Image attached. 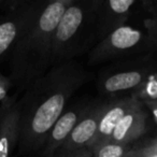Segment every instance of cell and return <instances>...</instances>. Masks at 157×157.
<instances>
[{"instance_id": "obj_1", "label": "cell", "mask_w": 157, "mask_h": 157, "mask_svg": "<svg viewBox=\"0 0 157 157\" xmlns=\"http://www.w3.org/2000/svg\"><path fill=\"white\" fill-rule=\"evenodd\" d=\"M90 74L76 61L54 66L27 87L17 101L20 109L18 153L41 151L55 123L65 112L72 95Z\"/></svg>"}, {"instance_id": "obj_2", "label": "cell", "mask_w": 157, "mask_h": 157, "mask_svg": "<svg viewBox=\"0 0 157 157\" xmlns=\"http://www.w3.org/2000/svg\"><path fill=\"white\" fill-rule=\"evenodd\" d=\"M72 0H54L38 8L11 51L13 86L28 87L51 66L52 43L58 23Z\"/></svg>"}, {"instance_id": "obj_3", "label": "cell", "mask_w": 157, "mask_h": 157, "mask_svg": "<svg viewBox=\"0 0 157 157\" xmlns=\"http://www.w3.org/2000/svg\"><path fill=\"white\" fill-rule=\"evenodd\" d=\"M96 0H72L58 23L52 43L51 66L72 61L97 41Z\"/></svg>"}, {"instance_id": "obj_4", "label": "cell", "mask_w": 157, "mask_h": 157, "mask_svg": "<svg viewBox=\"0 0 157 157\" xmlns=\"http://www.w3.org/2000/svg\"><path fill=\"white\" fill-rule=\"evenodd\" d=\"M157 46L151 40L148 33H144L138 27L123 25L110 33L95 45L90 55L92 63L107 61L117 57L139 53Z\"/></svg>"}, {"instance_id": "obj_5", "label": "cell", "mask_w": 157, "mask_h": 157, "mask_svg": "<svg viewBox=\"0 0 157 157\" xmlns=\"http://www.w3.org/2000/svg\"><path fill=\"white\" fill-rule=\"evenodd\" d=\"M150 63H139L130 67H123L109 71L103 75L99 83V88L105 95H117L121 93L131 94L139 90L156 71Z\"/></svg>"}, {"instance_id": "obj_6", "label": "cell", "mask_w": 157, "mask_h": 157, "mask_svg": "<svg viewBox=\"0 0 157 157\" xmlns=\"http://www.w3.org/2000/svg\"><path fill=\"white\" fill-rule=\"evenodd\" d=\"M40 5L41 1L17 2L0 16V60L12 51Z\"/></svg>"}, {"instance_id": "obj_7", "label": "cell", "mask_w": 157, "mask_h": 157, "mask_svg": "<svg viewBox=\"0 0 157 157\" xmlns=\"http://www.w3.org/2000/svg\"><path fill=\"white\" fill-rule=\"evenodd\" d=\"M107 103L105 101H100L86 108L84 114L72 129L70 136L63 144L56 156H65L90 146L97 133L99 122Z\"/></svg>"}, {"instance_id": "obj_8", "label": "cell", "mask_w": 157, "mask_h": 157, "mask_svg": "<svg viewBox=\"0 0 157 157\" xmlns=\"http://www.w3.org/2000/svg\"><path fill=\"white\" fill-rule=\"evenodd\" d=\"M137 5L135 0H96L97 43L110 33L126 24Z\"/></svg>"}, {"instance_id": "obj_9", "label": "cell", "mask_w": 157, "mask_h": 157, "mask_svg": "<svg viewBox=\"0 0 157 157\" xmlns=\"http://www.w3.org/2000/svg\"><path fill=\"white\" fill-rule=\"evenodd\" d=\"M20 141V109L15 98H9L0 107V157H12Z\"/></svg>"}, {"instance_id": "obj_10", "label": "cell", "mask_w": 157, "mask_h": 157, "mask_svg": "<svg viewBox=\"0 0 157 157\" xmlns=\"http://www.w3.org/2000/svg\"><path fill=\"white\" fill-rule=\"evenodd\" d=\"M148 113L144 105L137 101L120 121L110 141L123 144H132L147 130Z\"/></svg>"}, {"instance_id": "obj_11", "label": "cell", "mask_w": 157, "mask_h": 157, "mask_svg": "<svg viewBox=\"0 0 157 157\" xmlns=\"http://www.w3.org/2000/svg\"><path fill=\"white\" fill-rule=\"evenodd\" d=\"M87 105H74L71 109L66 110L63 115L58 118L52 130L50 131L46 141L41 150L44 157H55L63 144L66 142L71 133L72 129L82 117Z\"/></svg>"}, {"instance_id": "obj_12", "label": "cell", "mask_w": 157, "mask_h": 157, "mask_svg": "<svg viewBox=\"0 0 157 157\" xmlns=\"http://www.w3.org/2000/svg\"><path fill=\"white\" fill-rule=\"evenodd\" d=\"M137 101V99L130 95V96H125L117 100L108 102L105 111L101 115L97 133L92 143L87 147L88 150H93L96 146L110 141L112 133L120 123V121Z\"/></svg>"}, {"instance_id": "obj_13", "label": "cell", "mask_w": 157, "mask_h": 157, "mask_svg": "<svg viewBox=\"0 0 157 157\" xmlns=\"http://www.w3.org/2000/svg\"><path fill=\"white\" fill-rule=\"evenodd\" d=\"M131 144L117 143L114 141H108L96 146L90 152L94 157H125L133 151Z\"/></svg>"}, {"instance_id": "obj_14", "label": "cell", "mask_w": 157, "mask_h": 157, "mask_svg": "<svg viewBox=\"0 0 157 157\" xmlns=\"http://www.w3.org/2000/svg\"><path fill=\"white\" fill-rule=\"evenodd\" d=\"M148 8L144 9L150 16H146L144 25L151 40L157 45V2H147Z\"/></svg>"}, {"instance_id": "obj_15", "label": "cell", "mask_w": 157, "mask_h": 157, "mask_svg": "<svg viewBox=\"0 0 157 157\" xmlns=\"http://www.w3.org/2000/svg\"><path fill=\"white\" fill-rule=\"evenodd\" d=\"M12 87H13V83H12V80L10 78V76L3 75L0 72V102L1 103L9 98L8 94H9L10 90Z\"/></svg>"}, {"instance_id": "obj_16", "label": "cell", "mask_w": 157, "mask_h": 157, "mask_svg": "<svg viewBox=\"0 0 157 157\" xmlns=\"http://www.w3.org/2000/svg\"><path fill=\"white\" fill-rule=\"evenodd\" d=\"M140 157H157V139H154L143 147H140Z\"/></svg>"}, {"instance_id": "obj_17", "label": "cell", "mask_w": 157, "mask_h": 157, "mask_svg": "<svg viewBox=\"0 0 157 157\" xmlns=\"http://www.w3.org/2000/svg\"><path fill=\"white\" fill-rule=\"evenodd\" d=\"M74 153V157H94L93 153L88 148H82L80 151H76Z\"/></svg>"}, {"instance_id": "obj_18", "label": "cell", "mask_w": 157, "mask_h": 157, "mask_svg": "<svg viewBox=\"0 0 157 157\" xmlns=\"http://www.w3.org/2000/svg\"><path fill=\"white\" fill-rule=\"evenodd\" d=\"M125 157H140V148H133L132 152H130L128 155H126Z\"/></svg>"}, {"instance_id": "obj_19", "label": "cell", "mask_w": 157, "mask_h": 157, "mask_svg": "<svg viewBox=\"0 0 157 157\" xmlns=\"http://www.w3.org/2000/svg\"><path fill=\"white\" fill-rule=\"evenodd\" d=\"M7 5V1H5V0H0V8L3 7V6Z\"/></svg>"}, {"instance_id": "obj_20", "label": "cell", "mask_w": 157, "mask_h": 157, "mask_svg": "<svg viewBox=\"0 0 157 157\" xmlns=\"http://www.w3.org/2000/svg\"><path fill=\"white\" fill-rule=\"evenodd\" d=\"M56 157H74V153H71V154L65 155V156H56Z\"/></svg>"}]
</instances>
